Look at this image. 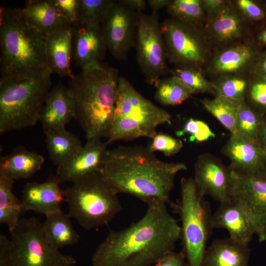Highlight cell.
I'll return each instance as SVG.
<instances>
[{"label": "cell", "instance_id": "cell-48", "mask_svg": "<svg viewBox=\"0 0 266 266\" xmlns=\"http://www.w3.org/2000/svg\"><path fill=\"white\" fill-rule=\"evenodd\" d=\"M122 2L136 12H143L146 7L144 0H121Z\"/></svg>", "mask_w": 266, "mask_h": 266}, {"label": "cell", "instance_id": "cell-11", "mask_svg": "<svg viewBox=\"0 0 266 266\" xmlns=\"http://www.w3.org/2000/svg\"><path fill=\"white\" fill-rule=\"evenodd\" d=\"M135 47L137 64L146 83L156 85L160 77L170 73L161 24L157 12L146 15L137 12Z\"/></svg>", "mask_w": 266, "mask_h": 266}, {"label": "cell", "instance_id": "cell-29", "mask_svg": "<svg viewBox=\"0 0 266 266\" xmlns=\"http://www.w3.org/2000/svg\"><path fill=\"white\" fill-rule=\"evenodd\" d=\"M14 180L0 174V223L6 224L9 231L17 225L25 213L21 200L12 191Z\"/></svg>", "mask_w": 266, "mask_h": 266}, {"label": "cell", "instance_id": "cell-2", "mask_svg": "<svg viewBox=\"0 0 266 266\" xmlns=\"http://www.w3.org/2000/svg\"><path fill=\"white\" fill-rule=\"evenodd\" d=\"M186 169L184 163L161 161L148 147L119 146L107 150L99 172L118 194L132 195L147 205H170L175 176Z\"/></svg>", "mask_w": 266, "mask_h": 266}, {"label": "cell", "instance_id": "cell-25", "mask_svg": "<svg viewBox=\"0 0 266 266\" xmlns=\"http://www.w3.org/2000/svg\"><path fill=\"white\" fill-rule=\"evenodd\" d=\"M251 249L230 238L216 239L207 248L204 266H248Z\"/></svg>", "mask_w": 266, "mask_h": 266}, {"label": "cell", "instance_id": "cell-40", "mask_svg": "<svg viewBox=\"0 0 266 266\" xmlns=\"http://www.w3.org/2000/svg\"><path fill=\"white\" fill-rule=\"evenodd\" d=\"M150 150L154 153L160 151L166 156H172L180 151L183 147L182 141L178 138L164 133H157L153 138Z\"/></svg>", "mask_w": 266, "mask_h": 266}, {"label": "cell", "instance_id": "cell-39", "mask_svg": "<svg viewBox=\"0 0 266 266\" xmlns=\"http://www.w3.org/2000/svg\"><path fill=\"white\" fill-rule=\"evenodd\" d=\"M179 136L185 134L190 135V140L202 142L214 137L215 133L204 122L190 118L185 123L182 129L176 133Z\"/></svg>", "mask_w": 266, "mask_h": 266}, {"label": "cell", "instance_id": "cell-43", "mask_svg": "<svg viewBox=\"0 0 266 266\" xmlns=\"http://www.w3.org/2000/svg\"><path fill=\"white\" fill-rule=\"evenodd\" d=\"M229 1L228 0H203L206 16V22L218 14Z\"/></svg>", "mask_w": 266, "mask_h": 266}, {"label": "cell", "instance_id": "cell-36", "mask_svg": "<svg viewBox=\"0 0 266 266\" xmlns=\"http://www.w3.org/2000/svg\"><path fill=\"white\" fill-rule=\"evenodd\" d=\"M115 0H79V23L100 28Z\"/></svg>", "mask_w": 266, "mask_h": 266}, {"label": "cell", "instance_id": "cell-32", "mask_svg": "<svg viewBox=\"0 0 266 266\" xmlns=\"http://www.w3.org/2000/svg\"><path fill=\"white\" fill-rule=\"evenodd\" d=\"M166 8L171 17L202 29L206 22L203 0H172Z\"/></svg>", "mask_w": 266, "mask_h": 266}, {"label": "cell", "instance_id": "cell-49", "mask_svg": "<svg viewBox=\"0 0 266 266\" xmlns=\"http://www.w3.org/2000/svg\"><path fill=\"white\" fill-rule=\"evenodd\" d=\"M170 0H148L147 2L152 9V12H157L158 10L164 7H166Z\"/></svg>", "mask_w": 266, "mask_h": 266}, {"label": "cell", "instance_id": "cell-20", "mask_svg": "<svg viewBox=\"0 0 266 266\" xmlns=\"http://www.w3.org/2000/svg\"><path fill=\"white\" fill-rule=\"evenodd\" d=\"M56 176H51L45 181L28 182L22 190L21 202L25 212L33 211L45 215L61 209L65 200L64 190L60 186Z\"/></svg>", "mask_w": 266, "mask_h": 266}, {"label": "cell", "instance_id": "cell-30", "mask_svg": "<svg viewBox=\"0 0 266 266\" xmlns=\"http://www.w3.org/2000/svg\"><path fill=\"white\" fill-rule=\"evenodd\" d=\"M200 102L231 134H235L237 114L243 102L222 96L215 97L213 99H204Z\"/></svg>", "mask_w": 266, "mask_h": 266}, {"label": "cell", "instance_id": "cell-31", "mask_svg": "<svg viewBox=\"0 0 266 266\" xmlns=\"http://www.w3.org/2000/svg\"><path fill=\"white\" fill-rule=\"evenodd\" d=\"M251 75L232 74L221 75L211 81L213 95L245 101L249 88Z\"/></svg>", "mask_w": 266, "mask_h": 266}, {"label": "cell", "instance_id": "cell-47", "mask_svg": "<svg viewBox=\"0 0 266 266\" xmlns=\"http://www.w3.org/2000/svg\"><path fill=\"white\" fill-rule=\"evenodd\" d=\"M254 38L259 46L266 50V24L258 27Z\"/></svg>", "mask_w": 266, "mask_h": 266}, {"label": "cell", "instance_id": "cell-24", "mask_svg": "<svg viewBox=\"0 0 266 266\" xmlns=\"http://www.w3.org/2000/svg\"><path fill=\"white\" fill-rule=\"evenodd\" d=\"M18 10L30 25L45 36L69 24L60 14L52 0H26L25 6Z\"/></svg>", "mask_w": 266, "mask_h": 266}, {"label": "cell", "instance_id": "cell-27", "mask_svg": "<svg viewBox=\"0 0 266 266\" xmlns=\"http://www.w3.org/2000/svg\"><path fill=\"white\" fill-rule=\"evenodd\" d=\"M44 133L49 158L57 166L70 160L83 146L79 138L65 128Z\"/></svg>", "mask_w": 266, "mask_h": 266}, {"label": "cell", "instance_id": "cell-19", "mask_svg": "<svg viewBox=\"0 0 266 266\" xmlns=\"http://www.w3.org/2000/svg\"><path fill=\"white\" fill-rule=\"evenodd\" d=\"M223 153L230 161V168L244 175L255 174L266 168V156L256 141L231 134L223 148Z\"/></svg>", "mask_w": 266, "mask_h": 266}, {"label": "cell", "instance_id": "cell-9", "mask_svg": "<svg viewBox=\"0 0 266 266\" xmlns=\"http://www.w3.org/2000/svg\"><path fill=\"white\" fill-rule=\"evenodd\" d=\"M9 233L10 266H73L76 264L73 256L62 253L50 243L42 223L35 217L21 218Z\"/></svg>", "mask_w": 266, "mask_h": 266}, {"label": "cell", "instance_id": "cell-50", "mask_svg": "<svg viewBox=\"0 0 266 266\" xmlns=\"http://www.w3.org/2000/svg\"><path fill=\"white\" fill-rule=\"evenodd\" d=\"M264 152L266 156V146L263 148Z\"/></svg>", "mask_w": 266, "mask_h": 266}, {"label": "cell", "instance_id": "cell-10", "mask_svg": "<svg viewBox=\"0 0 266 266\" xmlns=\"http://www.w3.org/2000/svg\"><path fill=\"white\" fill-rule=\"evenodd\" d=\"M161 26L169 62L175 65H206L212 52L202 29L171 17Z\"/></svg>", "mask_w": 266, "mask_h": 266}, {"label": "cell", "instance_id": "cell-7", "mask_svg": "<svg viewBox=\"0 0 266 266\" xmlns=\"http://www.w3.org/2000/svg\"><path fill=\"white\" fill-rule=\"evenodd\" d=\"M51 72L20 81L0 80V133L33 126L51 86Z\"/></svg>", "mask_w": 266, "mask_h": 266}, {"label": "cell", "instance_id": "cell-33", "mask_svg": "<svg viewBox=\"0 0 266 266\" xmlns=\"http://www.w3.org/2000/svg\"><path fill=\"white\" fill-rule=\"evenodd\" d=\"M155 86L156 100L165 105L180 104L193 94L189 88L173 75L160 79Z\"/></svg>", "mask_w": 266, "mask_h": 266}, {"label": "cell", "instance_id": "cell-35", "mask_svg": "<svg viewBox=\"0 0 266 266\" xmlns=\"http://www.w3.org/2000/svg\"><path fill=\"white\" fill-rule=\"evenodd\" d=\"M262 116L243 102L237 114L235 134L245 140L257 141Z\"/></svg>", "mask_w": 266, "mask_h": 266}, {"label": "cell", "instance_id": "cell-26", "mask_svg": "<svg viewBox=\"0 0 266 266\" xmlns=\"http://www.w3.org/2000/svg\"><path fill=\"white\" fill-rule=\"evenodd\" d=\"M44 162L42 156L23 146L14 148L0 161V174L15 180L32 177Z\"/></svg>", "mask_w": 266, "mask_h": 266}, {"label": "cell", "instance_id": "cell-42", "mask_svg": "<svg viewBox=\"0 0 266 266\" xmlns=\"http://www.w3.org/2000/svg\"><path fill=\"white\" fill-rule=\"evenodd\" d=\"M155 266H189L185 255L181 251L179 252H169L161 257Z\"/></svg>", "mask_w": 266, "mask_h": 266}, {"label": "cell", "instance_id": "cell-5", "mask_svg": "<svg viewBox=\"0 0 266 266\" xmlns=\"http://www.w3.org/2000/svg\"><path fill=\"white\" fill-rule=\"evenodd\" d=\"M171 116L142 96L123 77H119L113 119L106 143L153 138L160 125L170 124Z\"/></svg>", "mask_w": 266, "mask_h": 266}, {"label": "cell", "instance_id": "cell-4", "mask_svg": "<svg viewBox=\"0 0 266 266\" xmlns=\"http://www.w3.org/2000/svg\"><path fill=\"white\" fill-rule=\"evenodd\" d=\"M45 41L46 36L26 21L18 8L1 7L0 80L20 81L51 72Z\"/></svg>", "mask_w": 266, "mask_h": 266}, {"label": "cell", "instance_id": "cell-1", "mask_svg": "<svg viewBox=\"0 0 266 266\" xmlns=\"http://www.w3.org/2000/svg\"><path fill=\"white\" fill-rule=\"evenodd\" d=\"M138 221L119 231L110 230L98 246L92 266H150L173 251L181 227L166 204L148 205Z\"/></svg>", "mask_w": 266, "mask_h": 266}, {"label": "cell", "instance_id": "cell-17", "mask_svg": "<svg viewBox=\"0 0 266 266\" xmlns=\"http://www.w3.org/2000/svg\"><path fill=\"white\" fill-rule=\"evenodd\" d=\"M107 145L100 138L87 139L70 160L57 166L56 176L60 182L73 183L89 174L99 172Z\"/></svg>", "mask_w": 266, "mask_h": 266}, {"label": "cell", "instance_id": "cell-3", "mask_svg": "<svg viewBox=\"0 0 266 266\" xmlns=\"http://www.w3.org/2000/svg\"><path fill=\"white\" fill-rule=\"evenodd\" d=\"M119 76L101 64L81 70L68 83L78 121L87 139L107 138L115 108Z\"/></svg>", "mask_w": 266, "mask_h": 266}, {"label": "cell", "instance_id": "cell-6", "mask_svg": "<svg viewBox=\"0 0 266 266\" xmlns=\"http://www.w3.org/2000/svg\"><path fill=\"white\" fill-rule=\"evenodd\" d=\"M72 183L64 190L67 213L83 229L107 225L122 210L118 193L99 172Z\"/></svg>", "mask_w": 266, "mask_h": 266}, {"label": "cell", "instance_id": "cell-52", "mask_svg": "<svg viewBox=\"0 0 266 266\" xmlns=\"http://www.w3.org/2000/svg\"><path fill=\"white\" fill-rule=\"evenodd\" d=\"M265 170L266 171V168H265Z\"/></svg>", "mask_w": 266, "mask_h": 266}, {"label": "cell", "instance_id": "cell-18", "mask_svg": "<svg viewBox=\"0 0 266 266\" xmlns=\"http://www.w3.org/2000/svg\"><path fill=\"white\" fill-rule=\"evenodd\" d=\"M107 50L100 28L79 23L73 25L72 59L81 70L101 64Z\"/></svg>", "mask_w": 266, "mask_h": 266}, {"label": "cell", "instance_id": "cell-16", "mask_svg": "<svg viewBox=\"0 0 266 266\" xmlns=\"http://www.w3.org/2000/svg\"><path fill=\"white\" fill-rule=\"evenodd\" d=\"M193 178L203 196H209L220 203L229 200L231 169L209 153L199 156L195 165Z\"/></svg>", "mask_w": 266, "mask_h": 266}, {"label": "cell", "instance_id": "cell-14", "mask_svg": "<svg viewBox=\"0 0 266 266\" xmlns=\"http://www.w3.org/2000/svg\"><path fill=\"white\" fill-rule=\"evenodd\" d=\"M262 51L254 37H250L213 51L206 65V70L215 78L227 74H250Z\"/></svg>", "mask_w": 266, "mask_h": 266}, {"label": "cell", "instance_id": "cell-21", "mask_svg": "<svg viewBox=\"0 0 266 266\" xmlns=\"http://www.w3.org/2000/svg\"><path fill=\"white\" fill-rule=\"evenodd\" d=\"M213 229H224L229 238L240 244L248 246L255 231L253 223L245 209L237 202L231 199L220 203L212 214Z\"/></svg>", "mask_w": 266, "mask_h": 266}, {"label": "cell", "instance_id": "cell-37", "mask_svg": "<svg viewBox=\"0 0 266 266\" xmlns=\"http://www.w3.org/2000/svg\"><path fill=\"white\" fill-rule=\"evenodd\" d=\"M233 1L249 25L255 24L259 27L266 24V7L264 1L254 0Z\"/></svg>", "mask_w": 266, "mask_h": 266}, {"label": "cell", "instance_id": "cell-13", "mask_svg": "<svg viewBox=\"0 0 266 266\" xmlns=\"http://www.w3.org/2000/svg\"><path fill=\"white\" fill-rule=\"evenodd\" d=\"M137 21L136 11L115 0L100 24L107 49L117 59L126 60L135 47Z\"/></svg>", "mask_w": 266, "mask_h": 266}, {"label": "cell", "instance_id": "cell-41", "mask_svg": "<svg viewBox=\"0 0 266 266\" xmlns=\"http://www.w3.org/2000/svg\"><path fill=\"white\" fill-rule=\"evenodd\" d=\"M60 14L72 25L79 21V0H52Z\"/></svg>", "mask_w": 266, "mask_h": 266}, {"label": "cell", "instance_id": "cell-15", "mask_svg": "<svg viewBox=\"0 0 266 266\" xmlns=\"http://www.w3.org/2000/svg\"><path fill=\"white\" fill-rule=\"evenodd\" d=\"M202 31L213 51L252 36L249 24L233 0H230L218 14L207 21Z\"/></svg>", "mask_w": 266, "mask_h": 266}, {"label": "cell", "instance_id": "cell-34", "mask_svg": "<svg viewBox=\"0 0 266 266\" xmlns=\"http://www.w3.org/2000/svg\"><path fill=\"white\" fill-rule=\"evenodd\" d=\"M170 73L178 78L193 94H213L212 82L206 78L202 67L191 64L176 65L170 70Z\"/></svg>", "mask_w": 266, "mask_h": 266}, {"label": "cell", "instance_id": "cell-46", "mask_svg": "<svg viewBox=\"0 0 266 266\" xmlns=\"http://www.w3.org/2000/svg\"><path fill=\"white\" fill-rule=\"evenodd\" d=\"M257 141L262 148L266 146V114L262 116Z\"/></svg>", "mask_w": 266, "mask_h": 266}, {"label": "cell", "instance_id": "cell-22", "mask_svg": "<svg viewBox=\"0 0 266 266\" xmlns=\"http://www.w3.org/2000/svg\"><path fill=\"white\" fill-rule=\"evenodd\" d=\"M73 25L66 24L46 36L45 55L52 73L61 77L72 78L71 60L72 54Z\"/></svg>", "mask_w": 266, "mask_h": 266}, {"label": "cell", "instance_id": "cell-12", "mask_svg": "<svg viewBox=\"0 0 266 266\" xmlns=\"http://www.w3.org/2000/svg\"><path fill=\"white\" fill-rule=\"evenodd\" d=\"M231 199L249 216L259 242L266 240V171L244 175L231 169Z\"/></svg>", "mask_w": 266, "mask_h": 266}, {"label": "cell", "instance_id": "cell-8", "mask_svg": "<svg viewBox=\"0 0 266 266\" xmlns=\"http://www.w3.org/2000/svg\"><path fill=\"white\" fill-rule=\"evenodd\" d=\"M180 192V201L170 205L180 218L182 251L189 266H204L206 244L213 229L210 205L193 178H182Z\"/></svg>", "mask_w": 266, "mask_h": 266}, {"label": "cell", "instance_id": "cell-28", "mask_svg": "<svg viewBox=\"0 0 266 266\" xmlns=\"http://www.w3.org/2000/svg\"><path fill=\"white\" fill-rule=\"evenodd\" d=\"M70 217L62 209L46 216L42 229L50 243L59 249L77 243L80 236L73 227Z\"/></svg>", "mask_w": 266, "mask_h": 266}, {"label": "cell", "instance_id": "cell-38", "mask_svg": "<svg viewBox=\"0 0 266 266\" xmlns=\"http://www.w3.org/2000/svg\"><path fill=\"white\" fill-rule=\"evenodd\" d=\"M245 101L261 116L266 114V79L251 75Z\"/></svg>", "mask_w": 266, "mask_h": 266}, {"label": "cell", "instance_id": "cell-51", "mask_svg": "<svg viewBox=\"0 0 266 266\" xmlns=\"http://www.w3.org/2000/svg\"><path fill=\"white\" fill-rule=\"evenodd\" d=\"M264 3H265L266 7V0L264 1Z\"/></svg>", "mask_w": 266, "mask_h": 266}, {"label": "cell", "instance_id": "cell-45", "mask_svg": "<svg viewBox=\"0 0 266 266\" xmlns=\"http://www.w3.org/2000/svg\"><path fill=\"white\" fill-rule=\"evenodd\" d=\"M250 75L266 79V50L262 51L256 61Z\"/></svg>", "mask_w": 266, "mask_h": 266}, {"label": "cell", "instance_id": "cell-44", "mask_svg": "<svg viewBox=\"0 0 266 266\" xmlns=\"http://www.w3.org/2000/svg\"><path fill=\"white\" fill-rule=\"evenodd\" d=\"M11 241L3 233L0 234V266H10Z\"/></svg>", "mask_w": 266, "mask_h": 266}, {"label": "cell", "instance_id": "cell-23", "mask_svg": "<svg viewBox=\"0 0 266 266\" xmlns=\"http://www.w3.org/2000/svg\"><path fill=\"white\" fill-rule=\"evenodd\" d=\"M74 109L68 88L59 83L49 92L40 114L44 131L65 128L74 118Z\"/></svg>", "mask_w": 266, "mask_h": 266}]
</instances>
